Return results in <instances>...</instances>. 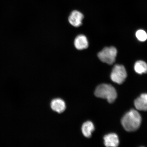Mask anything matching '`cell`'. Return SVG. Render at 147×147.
<instances>
[{"instance_id":"obj_1","label":"cell","mask_w":147,"mask_h":147,"mask_svg":"<svg viewBox=\"0 0 147 147\" xmlns=\"http://www.w3.org/2000/svg\"><path fill=\"white\" fill-rule=\"evenodd\" d=\"M142 118L137 110L132 109L127 112L121 119L123 127L127 131H136L140 126Z\"/></svg>"},{"instance_id":"obj_2","label":"cell","mask_w":147,"mask_h":147,"mask_svg":"<svg viewBox=\"0 0 147 147\" xmlns=\"http://www.w3.org/2000/svg\"><path fill=\"white\" fill-rule=\"evenodd\" d=\"M95 96L99 98L106 99L108 102L112 103L117 98L116 91L113 86L107 84H100L95 91Z\"/></svg>"},{"instance_id":"obj_3","label":"cell","mask_w":147,"mask_h":147,"mask_svg":"<svg viewBox=\"0 0 147 147\" xmlns=\"http://www.w3.org/2000/svg\"><path fill=\"white\" fill-rule=\"evenodd\" d=\"M117 54V49L111 47L105 48L97 55L101 61L111 65L115 61Z\"/></svg>"},{"instance_id":"obj_4","label":"cell","mask_w":147,"mask_h":147,"mask_svg":"<svg viewBox=\"0 0 147 147\" xmlns=\"http://www.w3.org/2000/svg\"><path fill=\"white\" fill-rule=\"evenodd\" d=\"M127 77V74L124 66L116 64L113 67L111 76V80L119 84L123 83Z\"/></svg>"},{"instance_id":"obj_5","label":"cell","mask_w":147,"mask_h":147,"mask_svg":"<svg viewBox=\"0 0 147 147\" xmlns=\"http://www.w3.org/2000/svg\"><path fill=\"white\" fill-rule=\"evenodd\" d=\"M84 16L79 11L74 10L71 12L69 16V21L73 26L76 27H80L82 24Z\"/></svg>"},{"instance_id":"obj_6","label":"cell","mask_w":147,"mask_h":147,"mask_svg":"<svg viewBox=\"0 0 147 147\" xmlns=\"http://www.w3.org/2000/svg\"><path fill=\"white\" fill-rule=\"evenodd\" d=\"M134 105L138 110L147 111V94H142L136 99L134 102Z\"/></svg>"},{"instance_id":"obj_7","label":"cell","mask_w":147,"mask_h":147,"mask_svg":"<svg viewBox=\"0 0 147 147\" xmlns=\"http://www.w3.org/2000/svg\"><path fill=\"white\" fill-rule=\"evenodd\" d=\"M104 144L107 147H117L119 144L118 136L115 133H111L105 136Z\"/></svg>"},{"instance_id":"obj_8","label":"cell","mask_w":147,"mask_h":147,"mask_svg":"<svg viewBox=\"0 0 147 147\" xmlns=\"http://www.w3.org/2000/svg\"><path fill=\"white\" fill-rule=\"evenodd\" d=\"M51 109L58 113H61L66 109V104L62 99L59 98L54 99L51 102Z\"/></svg>"},{"instance_id":"obj_9","label":"cell","mask_w":147,"mask_h":147,"mask_svg":"<svg viewBox=\"0 0 147 147\" xmlns=\"http://www.w3.org/2000/svg\"><path fill=\"white\" fill-rule=\"evenodd\" d=\"M74 45L77 49L79 50L87 49L89 45L87 38L84 35H79L75 38Z\"/></svg>"},{"instance_id":"obj_10","label":"cell","mask_w":147,"mask_h":147,"mask_svg":"<svg viewBox=\"0 0 147 147\" xmlns=\"http://www.w3.org/2000/svg\"><path fill=\"white\" fill-rule=\"evenodd\" d=\"M94 129V125L91 121H87L84 123L82 127L83 134L84 136L88 138L91 137L92 134Z\"/></svg>"},{"instance_id":"obj_11","label":"cell","mask_w":147,"mask_h":147,"mask_svg":"<svg viewBox=\"0 0 147 147\" xmlns=\"http://www.w3.org/2000/svg\"><path fill=\"white\" fill-rule=\"evenodd\" d=\"M134 69L136 72L140 74L147 73V64L143 61H138L136 62Z\"/></svg>"},{"instance_id":"obj_12","label":"cell","mask_w":147,"mask_h":147,"mask_svg":"<svg viewBox=\"0 0 147 147\" xmlns=\"http://www.w3.org/2000/svg\"><path fill=\"white\" fill-rule=\"evenodd\" d=\"M136 35L138 39L141 42L146 41L147 39L146 33L143 30H138L136 32Z\"/></svg>"}]
</instances>
